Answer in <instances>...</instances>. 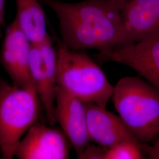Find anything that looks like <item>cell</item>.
<instances>
[{"label":"cell","mask_w":159,"mask_h":159,"mask_svg":"<svg viewBox=\"0 0 159 159\" xmlns=\"http://www.w3.org/2000/svg\"><path fill=\"white\" fill-rule=\"evenodd\" d=\"M147 152L148 159H159V136L152 146L148 147Z\"/></svg>","instance_id":"obj_15"},{"label":"cell","mask_w":159,"mask_h":159,"mask_svg":"<svg viewBox=\"0 0 159 159\" xmlns=\"http://www.w3.org/2000/svg\"><path fill=\"white\" fill-rule=\"evenodd\" d=\"M120 118L139 142L159 136V89L145 80L125 77L114 86L111 96Z\"/></svg>","instance_id":"obj_2"},{"label":"cell","mask_w":159,"mask_h":159,"mask_svg":"<svg viewBox=\"0 0 159 159\" xmlns=\"http://www.w3.org/2000/svg\"><path fill=\"white\" fill-rule=\"evenodd\" d=\"M70 143L63 131L37 122L19 143L15 157L19 159H68Z\"/></svg>","instance_id":"obj_9"},{"label":"cell","mask_w":159,"mask_h":159,"mask_svg":"<svg viewBox=\"0 0 159 159\" xmlns=\"http://www.w3.org/2000/svg\"><path fill=\"white\" fill-rule=\"evenodd\" d=\"M5 0H0V39L2 37V27L4 24Z\"/></svg>","instance_id":"obj_16"},{"label":"cell","mask_w":159,"mask_h":159,"mask_svg":"<svg viewBox=\"0 0 159 159\" xmlns=\"http://www.w3.org/2000/svg\"><path fill=\"white\" fill-rule=\"evenodd\" d=\"M19 26L33 44H40L49 35L45 14L39 0H16Z\"/></svg>","instance_id":"obj_12"},{"label":"cell","mask_w":159,"mask_h":159,"mask_svg":"<svg viewBox=\"0 0 159 159\" xmlns=\"http://www.w3.org/2000/svg\"><path fill=\"white\" fill-rule=\"evenodd\" d=\"M107 148H101L95 146H88L78 157L81 159H105Z\"/></svg>","instance_id":"obj_14"},{"label":"cell","mask_w":159,"mask_h":159,"mask_svg":"<svg viewBox=\"0 0 159 159\" xmlns=\"http://www.w3.org/2000/svg\"><path fill=\"white\" fill-rule=\"evenodd\" d=\"M31 47L15 18L7 30L0 60L12 84L25 89H35L30 70Z\"/></svg>","instance_id":"obj_8"},{"label":"cell","mask_w":159,"mask_h":159,"mask_svg":"<svg viewBox=\"0 0 159 159\" xmlns=\"http://www.w3.org/2000/svg\"><path fill=\"white\" fill-rule=\"evenodd\" d=\"M122 18L130 43L159 34V0H126Z\"/></svg>","instance_id":"obj_11"},{"label":"cell","mask_w":159,"mask_h":159,"mask_svg":"<svg viewBox=\"0 0 159 159\" xmlns=\"http://www.w3.org/2000/svg\"><path fill=\"white\" fill-rule=\"evenodd\" d=\"M55 118L79 157L90 141L85 103L57 85Z\"/></svg>","instance_id":"obj_7"},{"label":"cell","mask_w":159,"mask_h":159,"mask_svg":"<svg viewBox=\"0 0 159 159\" xmlns=\"http://www.w3.org/2000/svg\"><path fill=\"white\" fill-rule=\"evenodd\" d=\"M142 144L134 142L120 143L107 148L105 159H144Z\"/></svg>","instance_id":"obj_13"},{"label":"cell","mask_w":159,"mask_h":159,"mask_svg":"<svg viewBox=\"0 0 159 159\" xmlns=\"http://www.w3.org/2000/svg\"><path fill=\"white\" fill-rule=\"evenodd\" d=\"M40 99L35 89H25L0 80V153L1 159L15 157L17 146L37 122Z\"/></svg>","instance_id":"obj_4"},{"label":"cell","mask_w":159,"mask_h":159,"mask_svg":"<svg viewBox=\"0 0 159 159\" xmlns=\"http://www.w3.org/2000/svg\"><path fill=\"white\" fill-rule=\"evenodd\" d=\"M85 105L90 140L106 148L125 142L140 143L119 116L94 103L85 102Z\"/></svg>","instance_id":"obj_10"},{"label":"cell","mask_w":159,"mask_h":159,"mask_svg":"<svg viewBox=\"0 0 159 159\" xmlns=\"http://www.w3.org/2000/svg\"><path fill=\"white\" fill-rule=\"evenodd\" d=\"M39 1L57 16L61 41L70 50L103 52L130 44L122 18L126 0Z\"/></svg>","instance_id":"obj_1"},{"label":"cell","mask_w":159,"mask_h":159,"mask_svg":"<svg viewBox=\"0 0 159 159\" xmlns=\"http://www.w3.org/2000/svg\"><path fill=\"white\" fill-rule=\"evenodd\" d=\"M57 85L84 102L106 108L113 91L102 70L83 51L69 49L59 41L57 50Z\"/></svg>","instance_id":"obj_3"},{"label":"cell","mask_w":159,"mask_h":159,"mask_svg":"<svg viewBox=\"0 0 159 159\" xmlns=\"http://www.w3.org/2000/svg\"><path fill=\"white\" fill-rule=\"evenodd\" d=\"M57 51L50 35L40 44H31L30 70L34 86L48 122L53 125L55 118V102L57 81Z\"/></svg>","instance_id":"obj_5"},{"label":"cell","mask_w":159,"mask_h":159,"mask_svg":"<svg viewBox=\"0 0 159 159\" xmlns=\"http://www.w3.org/2000/svg\"><path fill=\"white\" fill-rule=\"evenodd\" d=\"M100 57L133 69L159 89V34L139 41L100 52Z\"/></svg>","instance_id":"obj_6"}]
</instances>
